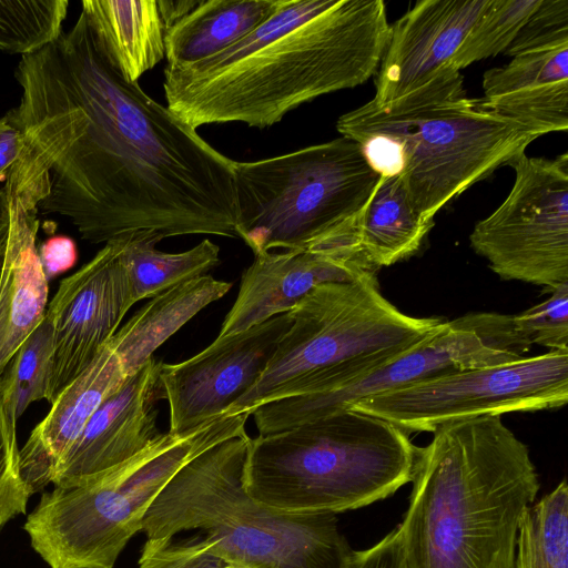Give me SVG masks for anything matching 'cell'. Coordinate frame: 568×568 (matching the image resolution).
I'll return each mask as SVG.
<instances>
[{"mask_svg":"<svg viewBox=\"0 0 568 568\" xmlns=\"http://www.w3.org/2000/svg\"><path fill=\"white\" fill-rule=\"evenodd\" d=\"M434 222L413 207L399 175H379L353 229V243L367 265L377 271L415 254Z\"/></svg>","mask_w":568,"mask_h":568,"instance_id":"cell-23","label":"cell"},{"mask_svg":"<svg viewBox=\"0 0 568 568\" xmlns=\"http://www.w3.org/2000/svg\"><path fill=\"white\" fill-rule=\"evenodd\" d=\"M508 165L513 187L475 224L471 248L503 280L550 290L568 283V153L548 160L523 152Z\"/></svg>","mask_w":568,"mask_h":568,"instance_id":"cell-12","label":"cell"},{"mask_svg":"<svg viewBox=\"0 0 568 568\" xmlns=\"http://www.w3.org/2000/svg\"><path fill=\"white\" fill-rule=\"evenodd\" d=\"M160 363L151 357L100 405L59 463L51 481L54 487L87 484L162 435L158 428V402L163 399Z\"/></svg>","mask_w":568,"mask_h":568,"instance_id":"cell-15","label":"cell"},{"mask_svg":"<svg viewBox=\"0 0 568 568\" xmlns=\"http://www.w3.org/2000/svg\"><path fill=\"white\" fill-rule=\"evenodd\" d=\"M336 129L355 142L381 135L395 143L409 201L428 222L538 138L485 108L480 99L467 98L455 68L387 104L366 102L341 115Z\"/></svg>","mask_w":568,"mask_h":568,"instance_id":"cell-5","label":"cell"},{"mask_svg":"<svg viewBox=\"0 0 568 568\" xmlns=\"http://www.w3.org/2000/svg\"><path fill=\"white\" fill-rule=\"evenodd\" d=\"M81 7L99 49L125 80L138 82L165 57L159 0H83Z\"/></svg>","mask_w":568,"mask_h":568,"instance_id":"cell-21","label":"cell"},{"mask_svg":"<svg viewBox=\"0 0 568 568\" xmlns=\"http://www.w3.org/2000/svg\"><path fill=\"white\" fill-rule=\"evenodd\" d=\"M17 419L9 413L6 382L0 379V528L10 519L26 513L32 495L24 481L19 463L16 433Z\"/></svg>","mask_w":568,"mask_h":568,"instance_id":"cell-30","label":"cell"},{"mask_svg":"<svg viewBox=\"0 0 568 568\" xmlns=\"http://www.w3.org/2000/svg\"><path fill=\"white\" fill-rule=\"evenodd\" d=\"M513 317L531 345L568 351V283L552 288L547 300Z\"/></svg>","mask_w":568,"mask_h":568,"instance_id":"cell-31","label":"cell"},{"mask_svg":"<svg viewBox=\"0 0 568 568\" xmlns=\"http://www.w3.org/2000/svg\"><path fill=\"white\" fill-rule=\"evenodd\" d=\"M11 113L26 145L6 181L38 211L106 243L146 232L239 239L234 160L125 80L82 13L52 43L21 57Z\"/></svg>","mask_w":568,"mask_h":568,"instance_id":"cell-1","label":"cell"},{"mask_svg":"<svg viewBox=\"0 0 568 568\" xmlns=\"http://www.w3.org/2000/svg\"><path fill=\"white\" fill-rule=\"evenodd\" d=\"M389 27L382 0H278L223 52L166 64V106L194 129L272 126L303 103L365 83L379 68Z\"/></svg>","mask_w":568,"mask_h":568,"instance_id":"cell-2","label":"cell"},{"mask_svg":"<svg viewBox=\"0 0 568 568\" xmlns=\"http://www.w3.org/2000/svg\"><path fill=\"white\" fill-rule=\"evenodd\" d=\"M410 483L397 526L405 568H516L519 521L540 483L501 416L437 427Z\"/></svg>","mask_w":568,"mask_h":568,"instance_id":"cell-3","label":"cell"},{"mask_svg":"<svg viewBox=\"0 0 568 568\" xmlns=\"http://www.w3.org/2000/svg\"><path fill=\"white\" fill-rule=\"evenodd\" d=\"M248 412L224 413L183 433H162L143 450L79 486L44 493L24 530L50 568H113L152 501L189 460L245 435Z\"/></svg>","mask_w":568,"mask_h":568,"instance_id":"cell-8","label":"cell"},{"mask_svg":"<svg viewBox=\"0 0 568 568\" xmlns=\"http://www.w3.org/2000/svg\"><path fill=\"white\" fill-rule=\"evenodd\" d=\"M231 287L232 283L204 274L151 297L108 343L126 376L139 371L164 342Z\"/></svg>","mask_w":568,"mask_h":568,"instance_id":"cell-22","label":"cell"},{"mask_svg":"<svg viewBox=\"0 0 568 568\" xmlns=\"http://www.w3.org/2000/svg\"><path fill=\"white\" fill-rule=\"evenodd\" d=\"M483 105L538 138L568 130V43L513 57L483 77Z\"/></svg>","mask_w":568,"mask_h":568,"instance_id":"cell-18","label":"cell"},{"mask_svg":"<svg viewBox=\"0 0 568 568\" xmlns=\"http://www.w3.org/2000/svg\"><path fill=\"white\" fill-rule=\"evenodd\" d=\"M291 324L288 312L283 313L246 331L216 337L186 361L161 362L169 433H186L226 413L258 381Z\"/></svg>","mask_w":568,"mask_h":568,"instance_id":"cell-14","label":"cell"},{"mask_svg":"<svg viewBox=\"0 0 568 568\" xmlns=\"http://www.w3.org/2000/svg\"><path fill=\"white\" fill-rule=\"evenodd\" d=\"M68 7L67 0H0V50L23 57L54 42Z\"/></svg>","mask_w":568,"mask_h":568,"instance_id":"cell-27","label":"cell"},{"mask_svg":"<svg viewBox=\"0 0 568 568\" xmlns=\"http://www.w3.org/2000/svg\"><path fill=\"white\" fill-rule=\"evenodd\" d=\"M516 568H568V486L561 480L521 515Z\"/></svg>","mask_w":568,"mask_h":568,"instance_id":"cell-26","label":"cell"},{"mask_svg":"<svg viewBox=\"0 0 568 568\" xmlns=\"http://www.w3.org/2000/svg\"><path fill=\"white\" fill-rule=\"evenodd\" d=\"M368 272L375 271L349 243L254 254L217 337L246 331L290 312L317 285L353 281Z\"/></svg>","mask_w":568,"mask_h":568,"instance_id":"cell-17","label":"cell"},{"mask_svg":"<svg viewBox=\"0 0 568 568\" xmlns=\"http://www.w3.org/2000/svg\"><path fill=\"white\" fill-rule=\"evenodd\" d=\"M26 145L22 130L11 111L0 118V181H4Z\"/></svg>","mask_w":568,"mask_h":568,"instance_id":"cell-36","label":"cell"},{"mask_svg":"<svg viewBox=\"0 0 568 568\" xmlns=\"http://www.w3.org/2000/svg\"><path fill=\"white\" fill-rule=\"evenodd\" d=\"M38 252L48 281L69 271L78 260L75 242L65 235L49 237L41 244Z\"/></svg>","mask_w":568,"mask_h":568,"instance_id":"cell-35","label":"cell"},{"mask_svg":"<svg viewBox=\"0 0 568 568\" xmlns=\"http://www.w3.org/2000/svg\"><path fill=\"white\" fill-rule=\"evenodd\" d=\"M530 347L513 315L468 313L446 321L430 339L354 383L329 393L276 399L256 407L252 415L260 435H268L429 377L517 361Z\"/></svg>","mask_w":568,"mask_h":568,"instance_id":"cell-11","label":"cell"},{"mask_svg":"<svg viewBox=\"0 0 568 568\" xmlns=\"http://www.w3.org/2000/svg\"><path fill=\"white\" fill-rule=\"evenodd\" d=\"M230 566L210 552L201 535L186 539L146 538L139 559L140 568H225Z\"/></svg>","mask_w":568,"mask_h":568,"instance_id":"cell-32","label":"cell"},{"mask_svg":"<svg viewBox=\"0 0 568 568\" xmlns=\"http://www.w3.org/2000/svg\"><path fill=\"white\" fill-rule=\"evenodd\" d=\"M10 199L3 186L0 189V255L3 254L10 229Z\"/></svg>","mask_w":568,"mask_h":568,"instance_id":"cell-37","label":"cell"},{"mask_svg":"<svg viewBox=\"0 0 568 568\" xmlns=\"http://www.w3.org/2000/svg\"><path fill=\"white\" fill-rule=\"evenodd\" d=\"M351 568H405L397 527L374 546L354 550Z\"/></svg>","mask_w":568,"mask_h":568,"instance_id":"cell-34","label":"cell"},{"mask_svg":"<svg viewBox=\"0 0 568 568\" xmlns=\"http://www.w3.org/2000/svg\"><path fill=\"white\" fill-rule=\"evenodd\" d=\"M225 568H240V567H235V566H226Z\"/></svg>","mask_w":568,"mask_h":568,"instance_id":"cell-39","label":"cell"},{"mask_svg":"<svg viewBox=\"0 0 568 568\" xmlns=\"http://www.w3.org/2000/svg\"><path fill=\"white\" fill-rule=\"evenodd\" d=\"M6 192L11 221L0 270V377L44 318L49 294V281L37 247L38 206Z\"/></svg>","mask_w":568,"mask_h":568,"instance_id":"cell-20","label":"cell"},{"mask_svg":"<svg viewBox=\"0 0 568 568\" xmlns=\"http://www.w3.org/2000/svg\"><path fill=\"white\" fill-rule=\"evenodd\" d=\"M540 0H489L458 50L452 65H467L504 53Z\"/></svg>","mask_w":568,"mask_h":568,"instance_id":"cell-28","label":"cell"},{"mask_svg":"<svg viewBox=\"0 0 568 568\" xmlns=\"http://www.w3.org/2000/svg\"><path fill=\"white\" fill-rule=\"evenodd\" d=\"M119 237L122 239L121 257L134 304L204 275L220 263V247L207 239L187 251L166 253L156 248L162 239L153 233L136 232Z\"/></svg>","mask_w":568,"mask_h":568,"instance_id":"cell-25","label":"cell"},{"mask_svg":"<svg viewBox=\"0 0 568 568\" xmlns=\"http://www.w3.org/2000/svg\"><path fill=\"white\" fill-rule=\"evenodd\" d=\"M2 256H3V254L0 255V270H1Z\"/></svg>","mask_w":568,"mask_h":568,"instance_id":"cell-38","label":"cell"},{"mask_svg":"<svg viewBox=\"0 0 568 568\" xmlns=\"http://www.w3.org/2000/svg\"><path fill=\"white\" fill-rule=\"evenodd\" d=\"M489 0H423L389 27L375 80L376 105L425 85L452 65L462 41Z\"/></svg>","mask_w":568,"mask_h":568,"instance_id":"cell-16","label":"cell"},{"mask_svg":"<svg viewBox=\"0 0 568 568\" xmlns=\"http://www.w3.org/2000/svg\"><path fill=\"white\" fill-rule=\"evenodd\" d=\"M236 231L254 254L308 250L352 231L379 174L341 136L257 161H234Z\"/></svg>","mask_w":568,"mask_h":568,"instance_id":"cell-9","label":"cell"},{"mask_svg":"<svg viewBox=\"0 0 568 568\" xmlns=\"http://www.w3.org/2000/svg\"><path fill=\"white\" fill-rule=\"evenodd\" d=\"M121 251V237L106 242L88 263L60 282L47 307L53 332L45 397L50 404L93 362L134 304Z\"/></svg>","mask_w":568,"mask_h":568,"instance_id":"cell-13","label":"cell"},{"mask_svg":"<svg viewBox=\"0 0 568 568\" xmlns=\"http://www.w3.org/2000/svg\"><path fill=\"white\" fill-rule=\"evenodd\" d=\"M417 447L382 418L351 408L250 439L244 487L285 513L338 514L410 483Z\"/></svg>","mask_w":568,"mask_h":568,"instance_id":"cell-6","label":"cell"},{"mask_svg":"<svg viewBox=\"0 0 568 568\" xmlns=\"http://www.w3.org/2000/svg\"><path fill=\"white\" fill-rule=\"evenodd\" d=\"M278 0H200L165 33L168 65H189L229 49L276 10Z\"/></svg>","mask_w":568,"mask_h":568,"instance_id":"cell-24","label":"cell"},{"mask_svg":"<svg viewBox=\"0 0 568 568\" xmlns=\"http://www.w3.org/2000/svg\"><path fill=\"white\" fill-rule=\"evenodd\" d=\"M126 377L118 356L106 344L59 393L48 415L32 429L19 452L20 471L32 494L51 484L59 463L92 415Z\"/></svg>","mask_w":568,"mask_h":568,"instance_id":"cell-19","label":"cell"},{"mask_svg":"<svg viewBox=\"0 0 568 568\" xmlns=\"http://www.w3.org/2000/svg\"><path fill=\"white\" fill-rule=\"evenodd\" d=\"M292 324L258 381L229 413L291 396L336 390L435 336L436 317L400 312L379 290L376 272L314 287L288 312Z\"/></svg>","mask_w":568,"mask_h":568,"instance_id":"cell-7","label":"cell"},{"mask_svg":"<svg viewBox=\"0 0 568 568\" xmlns=\"http://www.w3.org/2000/svg\"><path fill=\"white\" fill-rule=\"evenodd\" d=\"M561 43H568V0H540L504 53L515 57Z\"/></svg>","mask_w":568,"mask_h":568,"instance_id":"cell-33","label":"cell"},{"mask_svg":"<svg viewBox=\"0 0 568 568\" xmlns=\"http://www.w3.org/2000/svg\"><path fill=\"white\" fill-rule=\"evenodd\" d=\"M568 402V351L455 371L386 390L347 408L392 423L405 433L481 416L535 412Z\"/></svg>","mask_w":568,"mask_h":568,"instance_id":"cell-10","label":"cell"},{"mask_svg":"<svg viewBox=\"0 0 568 568\" xmlns=\"http://www.w3.org/2000/svg\"><path fill=\"white\" fill-rule=\"evenodd\" d=\"M250 439L220 442L181 467L143 517L146 538L199 530L210 552L240 568H351L336 514L285 513L246 493Z\"/></svg>","mask_w":568,"mask_h":568,"instance_id":"cell-4","label":"cell"},{"mask_svg":"<svg viewBox=\"0 0 568 568\" xmlns=\"http://www.w3.org/2000/svg\"><path fill=\"white\" fill-rule=\"evenodd\" d=\"M53 354V332L49 318L42 322L21 344L12 358L6 382L9 413L17 419L33 402L45 399Z\"/></svg>","mask_w":568,"mask_h":568,"instance_id":"cell-29","label":"cell"}]
</instances>
